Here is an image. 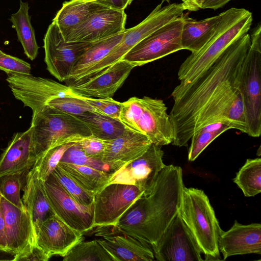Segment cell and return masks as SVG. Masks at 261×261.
I'll use <instances>...</instances> for the list:
<instances>
[{
	"instance_id": "1",
	"label": "cell",
	"mask_w": 261,
	"mask_h": 261,
	"mask_svg": "<svg viewBox=\"0 0 261 261\" xmlns=\"http://www.w3.org/2000/svg\"><path fill=\"white\" fill-rule=\"evenodd\" d=\"M250 45L247 33L231 44L194 82L174 88L169 113L174 132L173 145L186 146L195 132L216 122L247 133L242 77Z\"/></svg>"
},
{
	"instance_id": "2",
	"label": "cell",
	"mask_w": 261,
	"mask_h": 261,
	"mask_svg": "<svg viewBox=\"0 0 261 261\" xmlns=\"http://www.w3.org/2000/svg\"><path fill=\"white\" fill-rule=\"evenodd\" d=\"M184 186L181 168L166 165L152 188L144 192L113 229L150 245L155 243L178 212Z\"/></svg>"
},
{
	"instance_id": "3",
	"label": "cell",
	"mask_w": 261,
	"mask_h": 261,
	"mask_svg": "<svg viewBox=\"0 0 261 261\" xmlns=\"http://www.w3.org/2000/svg\"><path fill=\"white\" fill-rule=\"evenodd\" d=\"M252 20V13L245 9L231 8L225 11L210 40L199 50L192 53L179 66V84H189L197 79L231 44L248 33Z\"/></svg>"
},
{
	"instance_id": "4",
	"label": "cell",
	"mask_w": 261,
	"mask_h": 261,
	"mask_svg": "<svg viewBox=\"0 0 261 261\" xmlns=\"http://www.w3.org/2000/svg\"><path fill=\"white\" fill-rule=\"evenodd\" d=\"M178 212L204 254L205 260H221L218 241L222 229L205 193L200 189L184 186Z\"/></svg>"
},
{
	"instance_id": "5",
	"label": "cell",
	"mask_w": 261,
	"mask_h": 261,
	"mask_svg": "<svg viewBox=\"0 0 261 261\" xmlns=\"http://www.w3.org/2000/svg\"><path fill=\"white\" fill-rule=\"evenodd\" d=\"M30 128L32 145L37 159L48 149L65 143L79 142L92 135L77 117L48 105L32 115Z\"/></svg>"
},
{
	"instance_id": "6",
	"label": "cell",
	"mask_w": 261,
	"mask_h": 261,
	"mask_svg": "<svg viewBox=\"0 0 261 261\" xmlns=\"http://www.w3.org/2000/svg\"><path fill=\"white\" fill-rule=\"evenodd\" d=\"M164 101L148 96L122 102L119 119L128 128L146 135L160 146L173 142V126Z\"/></svg>"
},
{
	"instance_id": "7",
	"label": "cell",
	"mask_w": 261,
	"mask_h": 261,
	"mask_svg": "<svg viewBox=\"0 0 261 261\" xmlns=\"http://www.w3.org/2000/svg\"><path fill=\"white\" fill-rule=\"evenodd\" d=\"M245 59L242 77L243 99L247 134L258 137L261 134V24L254 28Z\"/></svg>"
},
{
	"instance_id": "8",
	"label": "cell",
	"mask_w": 261,
	"mask_h": 261,
	"mask_svg": "<svg viewBox=\"0 0 261 261\" xmlns=\"http://www.w3.org/2000/svg\"><path fill=\"white\" fill-rule=\"evenodd\" d=\"M187 10L185 4L173 3L162 7V4L137 25L125 29L120 42L106 56L93 66L81 82L95 76L121 60L122 57L139 42L160 28L180 16Z\"/></svg>"
},
{
	"instance_id": "9",
	"label": "cell",
	"mask_w": 261,
	"mask_h": 261,
	"mask_svg": "<svg viewBox=\"0 0 261 261\" xmlns=\"http://www.w3.org/2000/svg\"><path fill=\"white\" fill-rule=\"evenodd\" d=\"M182 15L139 42L121 59L140 66L183 49L181 34Z\"/></svg>"
},
{
	"instance_id": "10",
	"label": "cell",
	"mask_w": 261,
	"mask_h": 261,
	"mask_svg": "<svg viewBox=\"0 0 261 261\" xmlns=\"http://www.w3.org/2000/svg\"><path fill=\"white\" fill-rule=\"evenodd\" d=\"M144 192L132 185H106L94 195L93 228H113Z\"/></svg>"
},
{
	"instance_id": "11",
	"label": "cell",
	"mask_w": 261,
	"mask_h": 261,
	"mask_svg": "<svg viewBox=\"0 0 261 261\" xmlns=\"http://www.w3.org/2000/svg\"><path fill=\"white\" fill-rule=\"evenodd\" d=\"M43 41L46 68L60 82L67 80L80 58L94 42H66L53 21Z\"/></svg>"
},
{
	"instance_id": "12",
	"label": "cell",
	"mask_w": 261,
	"mask_h": 261,
	"mask_svg": "<svg viewBox=\"0 0 261 261\" xmlns=\"http://www.w3.org/2000/svg\"><path fill=\"white\" fill-rule=\"evenodd\" d=\"M6 81L16 99L29 107L33 114L43 109L51 99L72 95L70 87L53 80L31 74L8 73Z\"/></svg>"
},
{
	"instance_id": "13",
	"label": "cell",
	"mask_w": 261,
	"mask_h": 261,
	"mask_svg": "<svg viewBox=\"0 0 261 261\" xmlns=\"http://www.w3.org/2000/svg\"><path fill=\"white\" fill-rule=\"evenodd\" d=\"M159 261H202V253L179 212L160 239L150 245Z\"/></svg>"
},
{
	"instance_id": "14",
	"label": "cell",
	"mask_w": 261,
	"mask_h": 261,
	"mask_svg": "<svg viewBox=\"0 0 261 261\" xmlns=\"http://www.w3.org/2000/svg\"><path fill=\"white\" fill-rule=\"evenodd\" d=\"M126 19L124 9L107 7L62 34L66 42H95L123 32Z\"/></svg>"
},
{
	"instance_id": "15",
	"label": "cell",
	"mask_w": 261,
	"mask_h": 261,
	"mask_svg": "<svg viewBox=\"0 0 261 261\" xmlns=\"http://www.w3.org/2000/svg\"><path fill=\"white\" fill-rule=\"evenodd\" d=\"M44 187L54 214L83 234L93 229L94 203L84 206L76 202L64 191L52 173L44 181Z\"/></svg>"
},
{
	"instance_id": "16",
	"label": "cell",
	"mask_w": 261,
	"mask_h": 261,
	"mask_svg": "<svg viewBox=\"0 0 261 261\" xmlns=\"http://www.w3.org/2000/svg\"><path fill=\"white\" fill-rule=\"evenodd\" d=\"M164 151L161 146L151 143L140 156L120 169L112 172L108 183H120L137 186L148 191L153 186L159 174L165 167L163 161Z\"/></svg>"
},
{
	"instance_id": "17",
	"label": "cell",
	"mask_w": 261,
	"mask_h": 261,
	"mask_svg": "<svg viewBox=\"0 0 261 261\" xmlns=\"http://www.w3.org/2000/svg\"><path fill=\"white\" fill-rule=\"evenodd\" d=\"M83 234L54 214L40 225L35 234V243L50 256L64 257L75 245L84 240Z\"/></svg>"
},
{
	"instance_id": "18",
	"label": "cell",
	"mask_w": 261,
	"mask_h": 261,
	"mask_svg": "<svg viewBox=\"0 0 261 261\" xmlns=\"http://www.w3.org/2000/svg\"><path fill=\"white\" fill-rule=\"evenodd\" d=\"M135 67L130 63L120 60L99 74L82 83L69 86L71 92L92 98H112Z\"/></svg>"
},
{
	"instance_id": "19",
	"label": "cell",
	"mask_w": 261,
	"mask_h": 261,
	"mask_svg": "<svg viewBox=\"0 0 261 261\" xmlns=\"http://www.w3.org/2000/svg\"><path fill=\"white\" fill-rule=\"evenodd\" d=\"M106 143L102 162L114 172L142 155L152 143L146 135L126 127L121 135Z\"/></svg>"
},
{
	"instance_id": "20",
	"label": "cell",
	"mask_w": 261,
	"mask_h": 261,
	"mask_svg": "<svg viewBox=\"0 0 261 261\" xmlns=\"http://www.w3.org/2000/svg\"><path fill=\"white\" fill-rule=\"evenodd\" d=\"M1 203L7 248L16 255L35 243L32 220L27 210H22L16 207L2 195Z\"/></svg>"
},
{
	"instance_id": "21",
	"label": "cell",
	"mask_w": 261,
	"mask_h": 261,
	"mask_svg": "<svg viewBox=\"0 0 261 261\" xmlns=\"http://www.w3.org/2000/svg\"><path fill=\"white\" fill-rule=\"evenodd\" d=\"M223 259L236 255L261 254V225H244L237 220L227 231L222 230L218 241Z\"/></svg>"
},
{
	"instance_id": "22",
	"label": "cell",
	"mask_w": 261,
	"mask_h": 261,
	"mask_svg": "<svg viewBox=\"0 0 261 261\" xmlns=\"http://www.w3.org/2000/svg\"><path fill=\"white\" fill-rule=\"evenodd\" d=\"M36 160L32 145L31 128L16 133L0 156V177L7 174L27 173Z\"/></svg>"
},
{
	"instance_id": "23",
	"label": "cell",
	"mask_w": 261,
	"mask_h": 261,
	"mask_svg": "<svg viewBox=\"0 0 261 261\" xmlns=\"http://www.w3.org/2000/svg\"><path fill=\"white\" fill-rule=\"evenodd\" d=\"M105 234L97 240L115 261H153L155 260L150 244L134 237Z\"/></svg>"
},
{
	"instance_id": "24",
	"label": "cell",
	"mask_w": 261,
	"mask_h": 261,
	"mask_svg": "<svg viewBox=\"0 0 261 261\" xmlns=\"http://www.w3.org/2000/svg\"><path fill=\"white\" fill-rule=\"evenodd\" d=\"M22 200L31 217L35 237L36 232L42 222L54 213L47 200L44 181L38 177L33 167L25 176Z\"/></svg>"
},
{
	"instance_id": "25",
	"label": "cell",
	"mask_w": 261,
	"mask_h": 261,
	"mask_svg": "<svg viewBox=\"0 0 261 261\" xmlns=\"http://www.w3.org/2000/svg\"><path fill=\"white\" fill-rule=\"evenodd\" d=\"M225 11L218 15L197 20L183 13V25L181 42L183 49L191 53L199 50L212 38L216 32Z\"/></svg>"
},
{
	"instance_id": "26",
	"label": "cell",
	"mask_w": 261,
	"mask_h": 261,
	"mask_svg": "<svg viewBox=\"0 0 261 261\" xmlns=\"http://www.w3.org/2000/svg\"><path fill=\"white\" fill-rule=\"evenodd\" d=\"M125 31L94 42L75 65L66 81L70 84L69 86L80 83L87 72L120 42Z\"/></svg>"
},
{
	"instance_id": "27",
	"label": "cell",
	"mask_w": 261,
	"mask_h": 261,
	"mask_svg": "<svg viewBox=\"0 0 261 261\" xmlns=\"http://www.w3.org/2000/svg\"><path fill=\"white\" fill-rule=\"evenodd\" d=\"M110 7L100 0L65 2L53 19L62 33L85 21L98 10Z\"/></svg>"
},
{
	"instance_id": "28",
	"label": "cell",
	"mask_w": 261,
	"mask_h": 261,
	"mask_svg": "<svg viewBox=\"0 0 261 261\" xmlns=\"http://www.w3.org/2000/svg\"><path fill=\"white\" fill-rule=\"evenodd\" d=\"M19 2L18 10L11 15L10 20L16 31L18 39L23 47L24 54L29 59L33 60L37 56L39 46L31 23L29 4L21 0Z\"/></svg>"
},
{
	"instance_id": "29",
	"label": "cell",
	"mask_w": 261,
	"mask_h": 261,
	"mask_svg": "<svg viewBox=\"0 0 261 261\" xmlns=\"http://www.w3.org/2000/svg\"><path fill=\"white\" fill-rule=\"evenodd\" d=\"M86 190L95 194L107 185L112 172L59 162L58 165Z\"/></svg>"
},
{
	"instance_id": "30",
	"label": "cell",
	"mask_w": 261,
	"mask_h": 261,
	"mask_svg": "<svg viewBox=\"0 0 261 261\" xmlns=\"http://www.w3.org/2000/svg\"><path fill=\"white\" fill-rule=\"evenodd\" d=\"M76 117L86 124L93 136L103 140L116 138L126 127L119 119L93 111H87Z\"/></svg>"
},
{
	"instance_id": "31",
	"label": "cell",
	"mask_w": 261,
	"mask_h": 261,
	"mask_svg": "<svg viewBox=\"0 0 261 261\" xmlns=\"http://www.w3.org/2000/svg\"><path fill=\"white\" fill-rule=\"evenodd\" d=\"M246 197H252L261 192V159H247L233 179Z\"/></svg>"
},
{
	"instance_id": "32",
	"label": "cell",
	"mask_w": 261,
	"mask_h": 261,
	"mask_svg": "<svg viewBox=\"0 0 261 261\" xmlns=\"http://www.w3.org/2000/svg\"><path fill=\"white\" fill-rule=\"evenodd\" d=\"M63 260L115 261L97 240L79 242L63 257Z\"/></svg>"
},
{
	"instance_id": "33",
	"label": "cell",
	"mask_w": 261,
	"mask_h": 261,
	"mask_svg": "<svg viewBox=\"0 0 261 261\" xmlns=\"http://www.w3.org/2000/svg\"><path fill=\"white\" fill-rule=\"evenodd\" d=\"M231 127L221 122L206 125L195 132L191 138L188 160L194 161L215 139Z\"/></svg>"
},
{
	"instance_id": "34",
	"label": "cell",
	"mask_w": 261,
	"mask_h": 261,
	"mask_svg": "<svg viewBox=\"0 0 261 261\" xmlns=\"http://www.w3.org/2000/svg\"><path fill=\"white\" fill-rule=\"evenodd\" d=\"M64 191L76 202L84 206L94 203L95 194L82 187L57 165L51 173Z\"/></svg>"
},
{
	"instance_id": "35",
	"label": "cell",
	"mask_w": 261,
	"mask_h": 261,
	"mask_svg": "<svg viewBox=\"0 0 261 261\" xmlns=\"http://www.w3.org/2000/svg\"><path fill=\"white\" fill-rule=\"evenodd\" d=\"M74 143L63 144L42 153L37 158L33 167L38 177L45 181L58 165L64 153Z\"/></svg>"
},
{
	"instance_id": "36",
	"label": "cell",
	"mask_w": 261,
	"mask_h": 261,
	"mask_svg": "<svg viewBox=\"0 0 261 261\" xmlns=\"http://www.w3.org/2000/svg\"><path fill=\"white\" fill-rule=\"evenodd\" d=\"M27 173L7 174L0 177V192L10 203L22 210H26L20 196L23 175Z\"/></svg>"
},
{
	"instance_id": "37",
	"label": "cell",
	"mask_w": 261,
	"mask_h": 261,
	"mask_svg": "<svg viewBox=\"0 0 261 261\" xmlns=\"http://www.w3.org/2000/svg\"><path fill=\"white\" fill-rule=\"evenodd\" d=\"M60 162L88 166L102 171L111 172L108 166L102 161L87 156L79 142L74 143L65 151Z\"/></svg>"
},
{
	"instance_id": "38",
	"label": "cell",
	"mask_w": 261,
	"mask_h": 261,
	"mask_svg": "<svg viewBox=\"0 0 261 261\" xmlns=\"http://www.w3.org/2000/svg\"><path fill=\"white\" fill-rule=\"evenodd\" d=\"M47 105L75 116L87 111H93L84 100L73 93L72 95L54 98L50 100Z\"/></svg>"
},
{
	"instance_id": "39",
	"label": "cell",
	"mask_w": 261,
	"mask_h": 261,
	"mask_svg": "<svg viewBox=\"0 0 261 261\" xmlns=\"http://www.w3.org/2000/svg\"><path fill=\"white\" fill-rule=\"evenodd\" d=\"M73 94L84 100L94 111L113 118L119 119L122 102L116 101L112 98H96Z\"/></svg>"
},
{
	"instance_id": "40",
	"label": "cell",
	"mask_w": 261,
	"mask_h": 261,
	"mask_svg": "<svg viewBox=\"0 0 261 261\" xmlns=\"http://www.w3.org/2000/svg\"><path fill=\"white\" fill-rule=\"evenodd\" d=\"M31 67L28 62L0 50V70L8 73L30 74Z\"/></svg>"
},
{
	"instance_id": "41",
	"label": "cell",
	"mask_w": 261,
	"mask_h": 261,
	"mask_svg": "<svg viewBox=\"0 0 261 261\" xmlns=\"http://www.w3.org/2000/svg\"><path fill=\"white\" fill-rule=\"evenodd\" d=\"M79 143L87 156L102 161L106 149V140L98 139L92 135L83 139Z\"/></svg>"
},
{
	"instance_id": "42",
	"label": "cell",
	"mask_w": 261,
	"mask_h": 261,
	"mask_svg": "<svg viewBox=\"0 0 261 261\" xmlns=\"http://www.w3.org/2000/svg\"><path fill=\"white\" fill-rule=\"evenodd\" d=\"M51 257L35 243L15 255L14 261H47Z\"/></svg>"
},
{
	"instance_id": "43",
	"label": "cell",
	"mask_w": 261,
	"mask_h": 261,
	"mask_svg": "<svg viewBox=\"0 0 261 261\" xmlns=\"http://www.w3.org/2000/svg\"><path fill=\"white\" fill-rule=\"evenodd\" d=\"M0 192V247L8 250L5 232V223L1 203Z\"/></svg>"
},
{
	"instance_id": "44",
	"label": "cell",
	"mask_w": 261,
	"mask_h": 261,
	"mask_svg": "<svg viewBox=\"0 0 261 261\" xmlns=\"http://www.w3.org/2000/svg\"><path fill=\"white\" fill-rule=\"evenodd\" d=\"M231 0H205L202 4V9L216 10L223 7Z\"/></svg>"
},
{
	"instance_id": "45",
	"label": "cell",
	"mask_w": 261,
	"mask_h": 261,
	"mask_svg": "<svg viewBox=\"0 0 261 261\" xmlns=\"http://www.w3.org/2000/svg\"><path fill=\"white\" fill-rule=\"evenodd\" d=\"M187 8V10L195 11L202 9L205 0H181Z\"/></svg>"
},
{
	"instance_id": "46",
	"label": "cell",
	"mask_w": 261,
	"mask_h": 261,
	"mask_svg": "<svg viewBox=\"0 0 261 261\" xmlns=\"http://www.w3.org/2000/svg\"><path fill=\"white\" fill-rule=\"evenodd\" d=\"M107 1L109 6L125 10L133 0H107Z\"/></svg>"
},
{
	"instance_id": "47",
	"label": "cell",
	"mask_w": 261,
	"mask_h": 261,
	"mask_svg": "<svg viewBox=\"0 0 261 261\" xmlns=\"http://www.w3.org/2000/svg\"><path fill=\"white\" fill-rule=\"evenodd\" d=\"M15 256V254L9 250L0 247V261H14Z\"/></svg>"
},
{
	"instance_id": "48",
	"label": "cell",
	"mask_w": 261,
	"mask_h": 261,
	"mask_svg": "<svg viewBox=\"0 0 261 261\" xmlns=\"http://www.w3.org/2000/svg\"><path fill=\"white\" fill-rule=\"evenodd\" d=\"M100 1L102 2L103 3H104L105 4H106V5H108L107 4V0H100ZM109 6V5H108ZM111 7V6H110Z\"/></svg>"
},
{
	"instance_id": "49",
	"label": "cell",
	"mask_w": 261,
	"mask_h": 261,
	"mask_svg": "<svg viewBox=\"0 0 261 261\" xmlns=\"http://www.w3.org/2000/svg\"><path fill=\"white\" fill-rule=\"evenodd\" d=\"M165 1H167L168 3H169V2H170V0H165Z\"/></svg>"
}]
</instances>
